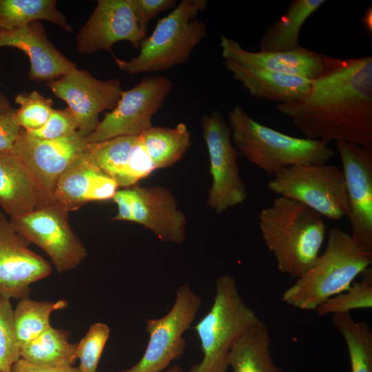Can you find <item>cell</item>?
I'll list each match as a JSON object with an SVG mask.
<instances>
[{"label": "cell", "instance_id": "obj_5", "mask_svg": "<svg viewBox=\"0 0 372 372\" xmlns=\"http://www.w3.org/2000/svg\"><path fill=\"white\" fill-rule=\"evenodd\" d=\"M207 5L206 0H183L158 21L152 34L141 42L136 56L126 61L113 56L118 70L138 74L186 63L194 48L207 34L205 23L196 19Z\"/></svg>", "mask_w": 372, "mask_h": 372}, {"label": "cell", "instance_id": "obj_33", "mask_svg": "<svg viewBox=\"0 0 372 372\" xmlns=\"http://www.w3.org/2000/svg\"><path fill=\"white\" fill-rule=\"evenodd\" d=\"M110 329L103 322L92 324L76 344V356L79 372H96L99 360L110 337Z\"/></svg>", "mask_w": 372, "mask_h": 372}, {"label": "cell", "instance_id": "obj_40", "mask_svg": "<svg viewBox=\"0 0 372 372\" xmlns=\"http://www.w3.org/2000/svg\"><path fill=\"white\" fill-rule=\"evenodd\" d=\"M10 372H79L77 367L45 366L30 363L19 358L12 366Z\"/></svg>", "mask_w": 372, "mask_h": 372}, {"label": "cell", "instance_id": "obj_6", "mask_svg": "<svg viewBox=\"0 0 372 372\" xmlns=\"http://www.w3.org/2000/svg\"><path fill=\"white\" fill-rule=\"evenodd\" d=\"M260 320L242 300L235 278L227 274L219 277L211 309L194 327L203 358L189 372H227L232 347Z\"/></svg>", "mask_w": 372, "mask_h": 372}, {"label": "cell", "instance_id": "obj_38", "mask_svg": "<svg viewBox=\"0 0 372 372\" xmlns=\"http://www.w3.org/2000/svg\"><path fill=\"white\" fill-rule=\"evenodd\" d=\"M14 111L0 114V152H12L22 131L15 119Z\"/></svg>", "mask_w": 372, "mask_h": 372}, {"label": "cell", "instance_id": "obj_22", "mask_svg": "<svg viewBox=\"0 0 372 372\" xmlns=\"http://www.w3.org/2000/svg\"><path fill=\"white\" fill-rule=\"evenodd\" d=\"M34 180L25 165L12 152H0V207L10 218L37 208Z\"/></svg>", "mask_w": 372, "mask_h": 372}, {"label": "cell", "instance_id": "obj_18", "mask_svg": "<svg viewBox=\"0 0 372 372\" xmlns=\"http://www.w3.org/2000/svg\"><path fill=\"white\" fill-rule=\"evenodd\" d=\"M133 221L149 229L165 242L181 243L185 238L186 218L172 193L163 186L127 187Z\"/></svg>", "mask_w": 372, "mask_h": 372}, {"label": "cell", "instance_id": "obj_8", "mask_svg": "<svg viewBox=\"0 0 372 372\" xmlns=\"http://www.w3.org/2000/svg\"><path fill=\"white\" fill-rule=\"evenodd\" d=\"M202 304V298L189 285H180L167 313L145 320L149 341L140 360L121 372H163L183 354L187 344L183 334L191 327Z\"/></svg>", "mask_w": 372, "mask_h": 372}, {"label": "cell", "instance_id": "obj_21", "mask_svg": "<svg viewBox=\"0 0 372 372\" xmlns=\"http://www.w3.org/2000/svg\"><path fill=\"white\" fill-rule=\"evenodd\" d=\"M223 64L251 96L276 105L303 96L310 87L311 80L302 76L247 67L228 60H224Z\"/></svg>", "mask_w": 372, "mask_h": 372}, {"label": "cell", "instance_id": "obj_31", "mask_svg": "<svg viewBox=\"0 0 372 372\" xmlns=\"http://www.w3.org/2000/svg\"><path fill=\"white\" fill-rule=\"evenodd\" d=\"M360 280L353 282L345 291L321 303L316 311L318 316L350 313L351 310L372 307V269L367 268Z\"/></svg>", "mask_w": 372, "mask_h": 372}, {"label": "cell", "instance_id": "obj_13", "mask_svg": "<svg viewBox=\"0 0 372 372\" xmlns=\"http://www.w3.org/2000/svg\"><path fill=\"white\" fill-rule=\"evenodd\" d=\"M46 85L68 104L76 118L78 133L85 138L97 127L99 114L116 106L123 91L119 79L100 80L78 68Z\"/></svg>", "mask_w": 372, "mask_h": 372}, {"label": "cell", "instance_id": "obj_29", "mask_svg": "<svg viewBox=\"0 0 372 372\" xmlns=\"http://www.w3.org/2000/svg\"><path fill=\"white\" fill-rule=\"evenodd\" d=\"M333 325L343 337L351 372H372V331L364 322L355 321L350 313L332 315Z\"/></svg>", "mask_w": 372, "mask_h": 372}, {"label": "cell", "instance_id": "obj_16", "mask_svg": "<svg viewBox=\"0 0 372 372\" xmlns=\"http://www.w3.org/2000/svg\"><path fill=\"white\" fill-rule=\"evenodd\" d=\"M29 244L0 212V295L10 299L28 297L33 283L51 274L50 262Z\"/></svg>", "mask_w": 372, "mask_h": 372}, {"label": "cell", "instance_id": "obj_3", "mask_svg": "<svg viewBox=\"0 0 372 372\" xmlns=\"http://www.w3.org/2000/svg\"><path fill=\"white\" fill-rule=\"evenodd\" d=\"M372 263V251L339 227L329 230L325 250L312 267L282 293L285 304L312 311L347 291Z\"/></svg>", "mask_w": 372, "mask_h": 372}, {"label": "cell", "instance_id": "obj_36", "mask_svg": "<svg viewBox=\"0 0 372 372\" xmlns=\"http://www.w3.org/2000/svg\"><path fill=\"white\" fill-rule=\"evenodd\" d=\"M156 169L152 160L137 136L130 155L127 176L130 187Z\"/></svg>", "mask_w": 372, "mask_h": 372}, {"label": "cell", "instance_id": "obj_20", "mask_svg": "<svg viewBox=\"0 0 372 372\" xmlns=\"http://www.w3.org/2000/svg\"><path fill=\"white\" fill-rule=\"evenodd\" d=\"M220 47L223 60L310 80L320 74L327 56L301 45L282 52L249 51L234 39L224 35L220 37Z\"/></svg>", "mask_w": 372, "mask_h": 372}, {"label": "cell", "instance_id": "obj_9", "mask_svg": "<svg viewBox=\"0 0 372 372\" xmlns=\"http://www.w3.org/2000/svg\"><path fill=\"white\" fill-rule=\"evenodd\" d=\"M68 213L49 203L10 218L17 232L41 248L59 273L76 268L87 256L85 247L70 225Z\"/></svg>", "mask_w": 372, "mask_h": 372}, {"label": "cell", "instance_id": "obj_2", "mask_svg": "<svg viewBox=\"0 0 372 372\" xmlns=\"http://www.w3.org/2000/svg\"><path fill=\"white\" fill-rule=\"evenodd\" d=\"M258 226L278 270L294 278L302 276L314 265L327 229L319 214L279 196L260 211Z\"/></svg>", "mask_w": 372, "mask_h": 372}, {"label": "cell", "instance_id": "obj_12", "mask_svg": "<svg viewBox=\"0 0 372 372\" xmlns=\"http://www.w3.org/2000/svg\"><path fill=\"white\" fill-rule=\"evenodd\" d=\"M87 145L85 138L78 132L68 137L43 140L22 130L12 152L25 165L34 180L37 208L50 203L61 175Z\"/></svg>", "mask_w": 372, "mask_h": 372}, {"label": "cell", "instance_id": "obj_7", "mask_svg": "<svg viewBox=\"0 0 372 372\" xmlns=\"http://www.w3.org/2000/svg\"><path fill=\"white\" fill-rule=\"evenodd\" d=\"M267 186L270 192L297 201L329 220H340L347 215L346 185L342 171L337 166H291L274 175Z\"/></svg>", "mask_w": 372, "mask_h": 372}, {"label": "cell", "instance_id": "obj_4", "mask_svg": "<svg viewBox=\"0 0 372 372\" xmlns=\"http://www.w3.org/2000/svg\"><path fill=\"white\" fill-rule=\"evenodd\" d=\"M227 123L237 152L269 175L297 165L326 164L335 155L328 143L294 137L263 125L239 105L229 112Z\"/></svg>", "mask_w": 372, "mask_h": 372}, {"label": "cell", "instance_id": "obj_27", "mask_svg": "<svg viewBox=\"0 0 372 372\" xmlns=\"http://www.w3.org/2000/svg\"><path fill=\"white\" fill-rule=\"evenodd\" d=\"M138 137L156 169L176 163L191 145L189 129L183 123L174 128L152 126Z\"/></svg>", "mask_w": 372, "mask_h": 372}, {"label": "cell", "instance_id": "obj_42", "mask_svg": "<svg viewBox=\"0 0 372 372\" xmlns=\"http://www.w3.org/2000/svg\"><path fill=\"white\" fill-rule=\"evenodd\" d=\"M165 372H183V370L179 366L174 365L167 369Z\"/></svg>", "mask_w": 372, "mask_h": 372}, {"label": "cell", "instance_id": "obj_17", "mask_svg": "<svg viewBox=\"0 0 372 372\" xmlns=\"http://www.w3.org/2000/svg\"><path fill=\"white\" fill-rule=\"evenodd\" d=\"M118 185L85 150L76 157L59 178L52 200L68 212L85 203L112 199Z\"/></svg>", "mask_w": 372, "mask_h": 372}, {"label": "cell", "instance_id": "obj_23", "mask_svg": "<svg viewBox=\"0 0 372 372\" xmlns=\"http://www.w3.org/2000/svg\"><path fill=\"white\" fill-rule=\"evenodd\" d=\"M325 2L324 0L290 1L285 12L264 30L259 40V51H287L300 45L299 37L302 27Z\"/></svg>", "mask_w": 372, "mask_h": 372}, {"label": "cell", "instance_id": "obj_35", "mask_svg": "<svg viewBox=\"0 0 372 372\" xmlns=\"http://www.w3.org/2000/svg\"><path fill=\"white\" fill-rule=\"evenodd\" d=\"M77 123L72 112L66 107L54 109L47 122L39 129L25 132L30 136L43 140H55L70 136L77 132Z\"/></svg>", "mask_w": 372, "mask_h": 372}, {"label": "cell", "instance_id": "obj_39", "mask_svg": "<svg viewBox=\"0 0 372 372\" xmlns=\"http://www.w3.org/2000/svg\"><path fill=\"white\" fill-rule=\"evenodd\" d=\"M112 200L117 205L118 211L112 220L132 222V207L127 188L118 189L113 196Z\"/></svg>", "mask_w": 372, "mask_h": 372}, {"label": "cell", "instance_id": "obj_25", "mask_svg": "<svg viewBox=\"0 0 372 372\" xmlns=\"http://www.w3.org/2000/svg\"><path fill=\"white\" fill-rule=\"evenodd\" d=\"M56 3V0H0V32L41 20L71 32L72 28Z\"/></svg>", "mask_w": 372, "mask_h": 372}, {"label": "cell", "instance_id": "obj_28", "mask_svg": "<svg viewBox=\"0 0 372 372\" xmlns=\"http://www.w3.org/2000/svg\"><path fill=\"white\" fill-rule=\"evenodd\" d=\"M65 299L37 301L28 297L19 299L13 309L14 327L19 349L51 327L50 316L67 307Z\"/></svg>", "mask_w": 372, "mask_h": 372}, {"label": "cell", "instance_id": "obj_19", "mask_svg": "<svg viewBox=\"0 0 372 372\" xmlns=\"http://www.w3.org/2000/svg\"><path fill=\"white\" fill-rule=\"evenodd\" d=\"M4 47L17 48L28 56L30 81L49 82L77 69L50 41L40 21L0 32V48Z\"/></svg>", "mask_w": 372, "mask_h": 372}, {"label": "cell", "instance_id": "obj_37", "mask_svg": "<svg viewBox=\"0 0 372 372\" xmlns=\"http://www.w3.org/2000/svg\"><path fill=\"white\" fill-rule=\"evenodd\" d=\"M134 13L141 31L147 34L149 22L158 13L176 6L175 0H132Z\"/></svg>", "mask_w": 372, "mask_h": 372}, {"label": "cell", "instance_id": "obj_14", "mask_svg": "<svg viewBox=\"0 0 372 372\" xmlns=\"http://www.w3.org/2000/svg\"><path fill=\"white\" fill-rule=\"evenodd\" d=\"M342 165L351 236L372 251V148L335 141Z\"/></svg>", "mask_w": 372, "mask_h": 372}, {"label": "cell", "instance_id": "obj_32", "mask_svg": "<svg viewBox=\"0 0 372 372\" xmlns=\"http://www.w3.org/2000/svg\"><path fill=\"white\" fill-rule=\"evenodd\" d=\"M19 108L14 116L19 127L25 132L37 130L48 120L54 110L53 101L37 90L23 92L17 95Z\"/></svg>", "mask_w": 372, "mask_h": 372}, {"label": "cell", "instance_id": "obj_10", "mask_svg": "<svg viewBox=\"0 0 372 372\" xmlns=\"http://www.w3.org/2000/svg\"><path fill=\"white\" fill-rule=\"evenodd\" d=\"M172 87V81L166 76H144L134 87L122 92L116 106L105 113L96 129L85 137L87 143L123 136H140L152 127V118Z\"/></svg>", "mask_w": 372, "mask_h": 372}, {"label": "cell", "instance_id": "obj_26", "mask_svg": "<svg viewBox=\"0 0 372 372\" xmlns=\"http://www.w3.org/2000/svg\"><path fill=\"white\" fill-rule=\"evenodd\" d=\"M68 338V331L51 326L20 348V358L40 366H72L77 359L76 344Z\"/></svg>", "mask_w": 372, "mask_h": 372}, {"label": "cell", "instance_id": "obj_30", "mask_svg": "<svg viewBox=\"0 0 372 372\" xmlns=\"http://www.w3.org/2000/svg\"><path fill=\"white\" fill-rule=\"evenodd\" d=\"M137 136H123L87 143V150L98 166L118 187H130L127 176L130 155Z\"/></svg>", "mask_w": 372, "mask_h": 372}, {"label": "cell", "instance_id": "obj_1", "mask_svg": "<svg viewBox=\"0 0 372 372\" xmlns=\"http://www.w3.org/2000/svg\"><path fill=\"white\" fill-rule=\"evenodd\" d=\"M276 108L305 138L372 148V56H327L307 94Z\"/></svg>", "mask_w": 372, "mask_h": 372}, {"label": "cell", "instance_id": "obj_24", "mask_svg": "<svg viewBox=\"0 0 372 372\" xmlns=\"http://www.w3.org/2000/svg\"><path fill=\"white\" fill-rule=\"evenodd\" d=\"M228 364L233 372H283L273 362L269 329L260 320L235 342Z\"/></svg>", "mask_w": 372, "mask_h": 372}, {"label": "cell", "instance_id": "obj_11", "mask_svg": "<svg viewBox=\"0 0 372 372\" xmlns=\"http://www.w3.org/2000/svg\"><path fill=\"white\" fill-rule=\"evenodd\" d=\"M201 127L212 178L207 203L211 209L221 214L242 204L247 198V192L240 176L238 152L227 121L220 112L214 110L203 116Z\"/></svg>", "mask_w": 372, "mask_h": 372}, {"label": "cell", "instance_id": "obj_34", "mask_svg": "<svg viewBox=\"0 0 372 372\" xmlns=\"http://www.w3.org/2000/svg\"><path fill=\"white\" fill-rule=\"evenodd\" d=\"M10 299L0 295V372H10L20 358Z\"/></svg>", "mask_w": 372, "mask_h": 372}, {"label": "cell", "instance_id": "obj_41", "mask_svg": "<svg viewBox=\"0 0 372 372\" xmlns=\"http://www.w3.org/2000/svg\"><path fill=\"white\" fill-rule=\"evenodd\" d=\"M8 98L0 92V114L14 110Z\"/></svg>", "mask_w": 372, "mask_h": 372}, {"label": "cell", "instance_id": "obj_15", "mask_svg": "<svg viewBox=\"0 0 372 372\" xmlns=\"http://www.w3.org/2000/svg\"><path fill=\"white\" fill-rule=\"evenodd\" d=\"M146 37L136 21L132 0H99L76 34V47L81 54L112 53V45L123 41L139 49Z\"/></svg>", "mask_w": 372, "mask_h": 372}]
</instances>
